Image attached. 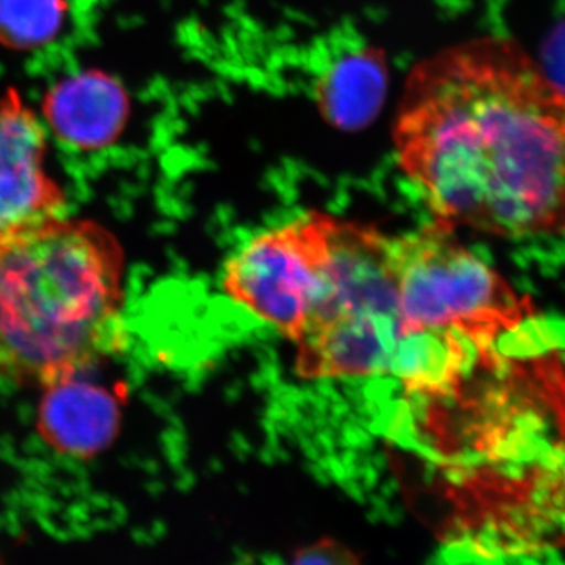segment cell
I'll return each mask as SVG.
<instances>
[{
	"mask_svg": "<svg viewBox=\"0 0 565 565\" xmlns=\"http://www.w3.org/2000/svg\"><path fill=\"white\" fill-rule=\"evenodd\" d=\"M527 377L535 396L552 416L557 440L565 452V355L561 349L544 348L530 353L525 364H516Z\"/></svg>",
	"mask_w": 565,
	"mask_h": 565,
	"instance_id": "11",
	"label": "cell"
},
{
	"mask_svg": "<svg viewBox=\"0 0 565 565\" xmlns=\"http://www.w3.org/2000/svg\"><path fill=\"white\" fill-rule=\"evenodd\" d=\"M41 390L36 430L52 451L71 459H92L117 440L121 405L107 386L77 374Z\"/></svg>",
	"mask_w": 565,
	"mask_h": 565,
	"instance_id": "7",
	"label": "cell"
},
{
	"mask_svg": "<svg viewBox=\"0 0 565 565\" xmlns=\"http://www.w3.org/2000/svg\"><path fill=\"white\" fill-rule=\"evenodd\" d=\"M394 259L404 334H452L492 360L534 318L533 302L444 222L394 237Z\"/></svg>",
	"mask_w": 565,
	"mask_h": 565,
	"instance_id": "4",
	"label": "cell"
},
{
	"mask_svg": "<svg viewBox=\"0 0 565 565\" xmlns=\"http://www.w3.org/2000/svg\"><path fill=\"white\" fill-rule=\"evenodd\" d=\"M393 145L435 221L500 237L564 232L565 92L514 41H465L415 65Z\"/></svg>",
	"mask_w": 565,
	"mask_h": 565,
	"instance_id": "1",
	"label": "cell"
},
{
	"mask_svg": "<svg viewBox=\"0 0 565 565\" xmlns=\"http://www.w3.org/2000/svg\"><path fill=\"white\" fill-rule=\"evenodd\" d=\"M326 222L327 212H303L255 234L223 266L225 296L291 344L322 292Z\"/></svg>",
	"mask_w": 565,
	"mask_h": 565,
	"instance_id": "5",
	"label": "cell"
},
{
	"mask_svg": "<svg viewBox=\"0 0 565 565\" xmlns=\"http://www.w3.org/2000/svg\"><path fill=\"white\" fill-rule=\"evenodd\" d=\"M128 96L103 73H82L52 88L44 114L52 131L77 150L107 147L125 128Z\"/></svg>",
	"mask_w": 565,
	"mask_h": 565,
	"instance_id": "8",
	"label": "cell"
},
{
	"mask_svg": "<svg viewBox=\"0 0 565 565\" xmlns=\"http://www.w3.org/2000/svg\"><path fill=\"white\" fill-rule=\"evenodd\" d=\"M321 297L299 340L294 370L305 381L390 375L404 338L394 236L327 212Z\"/></svg>",
	"mask_w": 565,
	"mask_h": 565,
	"instance_id": "3",
	"label": "cell"
},
{
	"mask_svg": "<svg viewBox=\"0 0 565 565\" xmlns=\"http://www.w3.org/2000/svg\"><path fill=\"white\" fill-rule=\"evenodd\" d=\"M385 62L377 51H356L333 63L318 84V103L338 128H362L384 102Z\"/></svg>",
	"mask_w": 565,
	"mask_h": 565,
	"instance_id": "9",
	"label": "cell"
},
{
	"mask_svg": "<svg viewBox=\"0 0 565 565\" xmlns=\"http://www.w3.org/2000/svg\"><path fill=\"white\" fill-rule=\"evenodd\" d=\"M46 129L17 90L0 98V233L61 215L65 195L44 167Z\"/></svg>",
	"mask_w": 565,
	"mask_h": 565,
	"instance_id": "6",
	"label": "cell"
},
{
	"mask_svg": "<svg viewBox=\"0 0 565 565\" xmlns=\"http://www.w3.org/2000/svg\"><path fill=\"white\" fill-rule=\"evenodd\" d=\"M289 564H362L363 555L333 537H321L311 544L294 548L288 557Z\"/></svg>",
	"mask_w": 565,
	"mask_h": 565,
	"instance_id": "12",
	"label": "cell"
},
{
	"mask_svg": "<svg viewBox=\"0 0 565 565\" xmlns=\"http://www.w3.org/2000/svg\"><path fill=\"white\" fill-rule=\"evenodd\" d=\"M63 0H0V43L32 50L61 29Z\"/></svg>",
	"mask_w": 565,
	"mask_h": 565,
	"instance_id": "10",
	"label": "cell"
},
{
	"mask_svg": "<svg viewBox=\"0 0 565 565\" xmlns=\"http://www.w3.org/2000/svg\"><path fill=\"white\" fill-rule=\"evenodd\" d=\"M542 70L565 92V24L559 25L545 43Z\"/></svg>",
	"mask_w": 565,
	"mask_h": 565,
	"instance_id": "13",
	"label": "cell"
},
{
	"mask_svg": "<svg viewBox=\"0 0 565 565\" xmlns=\"http://www.w3.org/2000/svg\"><path fill=\"white\" fill-rule=\"evenodd\" d=\"M125 275L99 223L61 214L0 233V379L41 390L117 351Z\"/></svg>",
	"mask_w": 565,
	"mask_h": 565,
	"instance_id": "2",
	"label": "cell"
}]
</instances>
